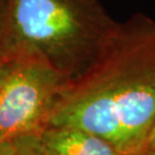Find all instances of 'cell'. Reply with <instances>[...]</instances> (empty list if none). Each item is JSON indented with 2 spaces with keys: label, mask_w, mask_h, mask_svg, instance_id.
Instances as JSON below:
<instances>
[{
  "label": "cell",
  "mask_w": 155,
  "mask_h": 155,
  "mask_svg": "<svg viewBox=\"0 0 155 155\" xmlns=\"http://www.w3.org/2000/svg\"><path fill=\"white\" fill-rule=\"evenodd\" d=\"M132 155H155V148L147 144L143 150H139L138 153L132 154Z\"/></svg>",
  "instance_id": "obj_8"
},
{
  "label": "cell",
  "mask_w": 155,
  "mask_h": 155,
  "mask_svg": "<svg viewBox=\"0 0 155 155\" xmlns=\"http://www.w3.org/2000/svg\"><path fill=\"white\" fill-rule=\"evenodd\" d=\"M147 144L155 148V127H154V130H153V132H152V134H150V139H148V143H147Z\"/></svg>",
  "instance_id": "obj_9"
},
{
  "label": "cell",
  "mask_w": 155,
  "mask_h": 155,
  "mask_svg": "<svg viewBox=\"0 0 155 155\" xmlns=\"http://www.w3.org/2000/svg\"><path fill=\"white\" fill-rule=\"evenodd\" d=\"M2 7L4 0H0V62L7 55V47H6L5 35H4V25H2Z\"/></svg>",
  "instance_id": "obj_6"
},
{
  "label": "cell",
  "mask_w": 155,
  "mask_h": 155,
  "mask_svg": "<svg viewBox=\"0 0 155 155\" xmlns=\"http://www.w3.org/2000/svg\"><path fill=\"white\" fill-rule=\"evenodd\" d=\"M68 81L36 54L7 53L0 62V141L41 132Z\"/></svg>",
  "instance_id": "obj_3"
},
{
  "label": "cell",
  "mask_w": 155,
  "mask_h": 155,
  "mask_svg": "<svg viewBox=\"0 0 155 155\" xmlns=\"http://www.w3.org/2000/svg\"><path fill=\"white\" fill-rule=\"evenodd\" d=\"M15 146L14 140H4L0 141V155H14Z\"/></svg>",
  "instance_id": "obj_7"
},
{
  "label": "cell",
  "mask_w": 155,
  "mask_h": 155,
  "mask_svg": "<svg viewBox=\"0 0 155 155\" xmlns=\"http://www.w3.org/2000/svg\"><path fill=\"white\" fill-rule=\"evenodd\" d=\"M117 21L102 0H4L7 52L43 58L67 77L83 72Z\"/></svg>",
  "instance_id": "obj_2"
},
{
  "label": "cell",
  "mask_w": 155,
  "mask_h": 155,
  "mask_svg": "<svg viewBox=\"0 0 155 155\" xmlns=\"http://www.w3.org/2000/svg\"><path fill=\"white\" fill-rule=\"evenodd\" d=\"M98 134L125 154L141 150L155 127V20L117 21L89 67L63 86L46 127Z\"/></svg>",
  "instance_id": "obj_1"
},
{
  "label": "cell",
  "mask_w": 155,
  "mask_h": 155,
  "mask_svg": "<svg viewBox=\"0 0 155 155\" xmlns=\"http://www.w3.org/2000/svg\"><path fill=\"white\" fill-rule=\"evenodd\" d=\"M47 155H129L98 134L75 127H46L40 132Z\"/></svg>",
  "instance_id": "obj_4"
},
{
  "label": "cell",
  "mask_w": 155,
  "mask_h": 155,
  "mask_svg": "<svg viewBox=\"0 0 155 155\" xmlns=\"http://www.w3.org/2000/svg\"><path fill=\"white\" fill-rule=\"evenodd\" d=\"M14 155H47L41 141L40 132L25 134L14 139Z\"/></svg>",
  "instance_id": "obj_5"
}]
</instances>
